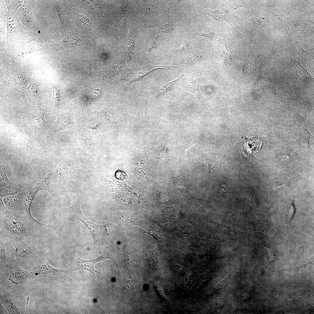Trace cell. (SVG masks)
Segmentation results:
<instances>
[{"label":"cell","mask_w":314,"mask_h":314,"mask_svg":"<svg viewBox=\"0 0 314 314\" xmlns=\"http://www.w3.org/2000/svg\"><path fill=\"white\" fill-rule=\"evenodd\" d=\"M180 140L184 148L183 157L184 158V155L186 151L197 143V140L194 135L189 133L186 130H184L181 132Z\"/></svg>","instance_id":"obj_19"},{"label":"cell","mask_w":314,"mask_h":314,"mask_svg":"<svg viewBox=\"0 0 314 314\" xmlns=\"http://www.w3.org/2000/svg\"><path fill=\"white\" fill-rule=\"evenodd\" d=\"M295 207L293 204V201L291 204V206L290 207V210H289L288 215V218L289 222H290V224L291 226V222L292 219L295 214Z\"/></svg>","instance_id":"obj_34"},{"label":"cell","mask_w":314,"mask_h":314,"mask_svg":"<svg viewBox=\"0 0 314 314\" xmlns=\"http://www.w3.org/2000/svg\"><path fill=\"white\" fill-rule=\"evenodd\" d=\"M137 161H138V162L136 161V162H138V163H139L138 164H139V165H141L144 164V163H145L146 162V161H145V160L143 158H138V159Z\"/></svg>","instance_id":"obj_38"},{"label":"cell","mask_w":314,"mask_h":314,"mask_svg":"<svg viewBox=\"0 0 314 314\" xmlns=\"http://www.w3.org/2000/svg\"><path fill=\"white\" fill-rule=\"evenodd\" d=\"M108 118L104 111L99 112L83 124V128L85 131L95 134L101 129Z\"/></svg>","instance_id":"obj_9"},{"label":"cell","mask_w":314,"mask_h":314,"mask_svg":"<svg viewBox=\"0 0 314 314\" xmlns=\"http://www.w3.org/2000/svg\"><path fill=\"white\" fill-rule=\"evenodd\" d=\"M19 147L24 154L31 155L38 152L41 149V145L36 141L24 139L19 142Z\"/></svg>","instance_id":"obj_15"},{"label":"cell","mask_w":314,"mask_h":314,"mask_svg":"<svg viewBox=\"0 0 314 314\" xmlns=\"http://www.w3.org/2000/svg\"><path fill=\"white\" fill-rule=\"evenodd\" d=\"M22 190L21 185L12 181L6 187L0 189V196L3 198L13 195L20 192Z\"/></svg>","instance_id":"obj_20"},{"label":"cell","mask_w":314,"mask_h":314,"mask_svg":"<svg viewBox=\"0 0 314 314\" xmlns=\"http://www.w3.org/2000/svg\"><path fill=\"white\" fill-rule=\"evenodd\" d=\"M174 185L176 187L184 188L191 190L193 189V183L190 179L183 174H180L172 178Z\"/></svg>","instance_id":"obj_21"},{"label":"cell","mask_w":314,"mask_h":314,"mask_svg":"<svg viewBox=\"0 0 314 314\" xmlns=\"http://www.w3.org/2000/svg\"><path fill=\"white\" fill-rule=\"evenodd\" d=\"M30 278L29 272L23 270L19 266L14 265L11 267L10 274L8 280L14 284H22Z\"/></svg>","instance_id":"obj_12"},{"label":"cell","mask_w":314,"mask_h":314,"mask_svg":"<svg viewBox=\"0 0 314 314\" xmlns=\"http://www.w3.org/2000/svg\"><path fill=\"white\" fill-rule=\"evenodd\" d=\"M224 55V63L226 65L231 64L232 63V57L230 50L226 47L225 49L223 51Z\"/></svg>","instance_id":"obj_30"},{"label":"cell","mask_w":314,"mask_h":314,"mask_svg":"<svg viewBox=\"0 0 314 314\" xmlns=\"http://www.w3.org/2000/svg\"><path fill=\"white\" fill-rule=\"evenodd\" d=\"M29 291H30V288H28V297H27V299L26 303V311H25L26 313V310H27V306H28V301H29Z\"/></svg>","instance_id":"obj_39"},{"label":"cell","mask_w":314,"mask_h":314,"mask_svg":"<svg viewBox=\"0 0 314 314\" xmlns=\"http://www.w3.org/2000/svg\"><path fill=\"white\" fill-rule=\"evenodd\" d=\"M71 270H62L53 267L47 261L44 256H42L35 265L29 271L30 278L47 277L52 279L71 281L72 277L69 272Z\"/></svg>","instance_id":"obj_2"},{"label":"cell","mask_w":314,"mask_h":314,"mask_svg":"<svg viewBox=\"0 0 314 314\" xmlns=\"http://www.w3.org/2000/svg\"><path fill=\"white\" fill-rule=\"evenodd\" d=\"M32 106V108L30 113L32 121L39 128L44 129H47L49 127V124L44 118L46 110L39 106Z\"/></svg>","instance_id":"obj_13"},{"label":"cell","mask_w":314,"mask_h":314,"mask_svg":"<svg viewBox=\"0 0 314 314\" xmlns=\"http://www.w3.org/2000/svg\"><path fill=\"white\" fill-rule=\"evenodd\" d=\"M182 38L183 40L182 43L180 47L177 49V51L181 52L186 51L189 49V46L187 41Z\"/></svg>","instance_id":"obj_33"},{"label":"cell","mask_w":314,"mask_h":314,"mask_svg":"<svg viewBox=\"0 0 314 314\" xmlns=\"http://www.w3.org/2000/svg\"><path fill=\"white\" fill-rule=\"evenodd\" d=\"M181 79L180 76L177 79L170 82L158 84L153 88L154 95L156 97H160L170 91Z\"/></svg>","instance_id":"obj_17"},{"label":"cell","mask_w":314,"mask_h":314,"mask_svg":"<svg viewBox=\"0 0 314 314\" xmlns=\"http://www.w3.org/2000/svg\"><path fill=\"white\" fill-rule=\"evenodd\" d=\"M56 9L59 16L60 22L62 25L65 24L66 21L65 13L64 10L59 6H56Z\"/></svg>","instance_id":"obj_31"},{"label":"cell","mask_w":314,"mask_h":314,"mask_svg":"<svg viewBox=\"0 0 314 314\" xmlns=\"http://www.w3.org/2000/svg\"><path fill=\"white\" fill-rule=\"evenodd\" d=\"M23 197V193L21 192L15 195L5 197L3 201L8 208L16 210L22 206Z\"/></svg>","instance_id":"obj_18"},{"label":"cell","mask_w":314,"mask_h":314,"mask_svg":"<svg viewBox=\"0 0 314 314\" xmlns=\"http://www.w3.org/2000/svg\"><path fill=\"white\" fill-rule=\"evenodd\" d=\"M11 262L9 258L6 251L3 246H0V263L4 267L7 266Z\"/></svg>","instance_id":"obj_27"},{"label":"cell","mask_w":314,"mask_h":314,"mask_svg":"<svg viewBox=\"0 0 314 314\" xmlns=\"http://www.w3.org/2000/svg\"><path fill=\"white\" fill-rule=\"evenodd\" d=\"M112 248L110 245L107 247L105 249L104 253L102 255L93 259L84 260L76 256V267L74 270H87L90 272L94 276L99 287V284L95 277L94 274L96 273L101 275V274L95 269L94 266L97 263L107 259H111L114 261L115 263H117L116 257L111 253Z\"/></svg>","instance_id":"obj_4"},{"label":"cell","mask_w":314,"mask_h":314,"mask_svg":"<svg viewBox=\"0 0 314 314\" xmlns=\"http://www.w3.org/2000/svg\"><path fill=\"white\" fill-rule=\"evenodd\" d=\"M53 87V94L52 99L55 101V106L58 108L60 105V90L59 86L57 84L51 83Z\"/></svg>","instance_id":"obj_25"},{"label":"cell","mask_w":314,"mask_h":314,"mask_svg":"<svg viewBox=\"0 0 314 314\" xmlns=\"http://www.w3.org/2000/svg\"><path fill=\"white\" fill-rule=\"evenodd\" d=\"M272 185L273 189H275L278 188L288 185V180L286 178L282 177H276L272 180Z\"/></svg>","instance_id":"obj_26"},{"label":"cell","mask_w":314,"mask_h":314,"mask_svg":"<svg viewBox=\"0 0 314 314\" xmlns=\"http://www.w3.org/2000/svg\"><path fill=\"white\" fill-rule=\"evenodd\" d=\"M15 74L14 78L15 86L21 89L25 93L28 84L26 78L19 72H16Z\"/></svg>","instance_id":"obj_23"},{"label":"cell","mask_w":314,"mask_h":314,"mask_svg":"<svg viewBox=\"0 0 314 314\" xmlns=\"http://www.w3.org/2000/svg\"><path fill=\"white\" fill-rule=\"evenodd\" d=\"M71 162L69 160H63L60 161L56 168L50 172L47 176L51 183L55 181H63L71 169Z\"/></svg>","instance_id":"obj_10"},{"label":"cell","mask_w":314,"mask_h":314,"mask_svg":"<svg viewBox=\"0 0 314 314\" xmlns=\"http://www.w3.org/2000/svg\"><path fill=\"white\" fill-rule=\"evenodd\" d=\"M0 301L9 314H20L16 307L15 299L9 293L4 290L1 291Z\"/></svg>","instance_id":"obj_14"},{"label":"cell","mask_w":314,"mask_h":314,"mask_svg":"<svg viewBox=\"0 0 314 314\" xmlns=\"http://www.w3.org/2000/svg\"><path fill=\"white\" fill-rule=\"evenodd\" d=\"M1 222L6 230L15 236L26 237L29 233L24 223L17 215L6 209L1 201Z\"/></svg>","instance_id":"obj_3"},{"label":"cell","mask_w":314,"mask_h":314,"mask_svg":"<svg viewBox=\"0 0 314 314\" xmlns=\"http://www.w3.org/2000/svg\"><path fill=\"white\" fill-rule=\"evenodd\" d=\"M79 139L83 149L89 154H92L94 152V144L90 137L83 134H80Z\"/></svg>","instance_id":"obj_22"},{"label":"cell","mask_w":314,"mask_h":314,"mask_svg":"<svg viewBox=\"0 0 314 314\" xmlns=\"http://www.w3.org/2000/svg\"><path fill=\"white\" fill-rule=\"evenodd\" d=\"M249 67V66L248 64H247L244 67L243 74L245 78H247V76L249 74L248 70Z\"/></svg>","instance_id":"obj_37"},{"label":"cell","mask_w":314,"mask_h":314,"mask_svg":"<svg viewBox=\"0 0 314 314\" xmlns=\"http://www.w3.org/2000/svg\"><path fill=\"white\" fill-rule=\"evenodd\" d=\"M25 93L28 98V105L39 106L40 98L38 88L35 83H30L27 88Z\"/></svg>","instance_id":"obj_16"},{"label":"cell","mask_w":314,"mask_h":314,"mask_svg":"<svg viewBox=\"0 0 314 314\" xmlns=\"http://www.w3.org/2000/svg\"><path fill=\"white\" fill-rule=\"evenodd\" d=\"M293 80V86L296 92H300V85L299 83V76L297 74V71H292Z\"/></svg>","instance_id":"obj_28"},{"label":"cell","mask_w":314,"mask_h":314,"mask_svg":"<svg viewBox=\"0 0 314 314\" xmlns=\"http://www.w3.org/2000/svg\"><path fill=\"white\" fill-rule=\"evenodd\" d=\"M6 250L11 262L31 258L36 254V251L29 245L20 242L10 244Z\"/></svg>","instance_id":"obj_5"},{"label":"cell","mask_w":314,"mask_h":314,"mask_svg":"<svg viewBox=\"0 0 314 314\" xmlns=\"http://www.w3.org/2000/svg\"><path fill=\"white\" fill-rule=\"evenodd\" d=\"M72 123L70 114L64 112L60 113L54 123L50 128L45 139L51 137L58 131Z\"/></svg>","instance_id":"obj_11"},{"label":"cell","mask_w":314,"mask_h":314,"mask_svg":"<svg viewBox=\"0 0 314 314\" xmlns=\"http://www.w3.org/2000/svg\"><path fill=\"white\" fill-rule=\"evenodd\" d=\"M202 72H196L189 74L181 82V87L193 93L202 104L204 103L203 97L200 92L199 83Z\"/></svg>","instance_id":"obj_7"},{"label":"cell","mask_w":314,"mask_h":314,"mask_svg":"<svg viewBox=\"0 0 314 314\" xmlns=\"http://www.w3.org/2000/svg\"><path fill=\"white\" fill-rule=\"evenodd\" d=\"M233 33L236 36L241 37L244 35L246 32L245 28L238 26H236L233 28Z\"/></svg>","instance_id":"obj_32"},{"label":"cell","mask_w":314,"mask_h":314,"mask_svg":"<svg viewBox=\"0 0 314 314\" xmlns=\"http://www.w3.org/2000/svg\"><path fill=\"white\" fill-rule=\"evenodd\" d=\"M170 142L164 140L156 143H151L149 147L150 158L152 164L158 168L160 162L164 158L170 161L165 157V151L167 146Z\"/></svg>","instance_id":"obj_8"},{"label":"cell","mask_w":314,"mask_h":314,"mask_svg":"<svg viewBox=\"0 0 314 314\" xmlns=\"http://www.w3.org/2000/svg\"><path fill=\"white\" fill-rule=\"evenodd\" d=\"M137 172L138 175L146 179H149V174L144 169L141 168L137 169Z\"/></svg>","instance_id":"obj_35"},{"label":"cell","mask_w":314,"mask_h":314,"mask_svg":"<svg viewBox=\"0 0 314 314\" xmlns=\"http://www.w3.org/2000/svg\"><path fill=\"white\" fill-rule=\"evenodd\" d=\"M205 161L208 167L209 179L216 176L219 171L218 165L217 161L212 159H206Z\"/></svg>","instance_id":"obj_24"},{"label":"cell","mask_w":314,"mask_h":314,"mask_svg":"<svg viewBox=\"0 0 314 314\" xmlns=\"http://www.w3.org/2000/svg\"><path fill=\"white\" fill-rule=\"evenodd\" d=\"M196 35L201 36L208 37L210 41L213 40L214 36V33L213 32L206 30H201L194 35Z\"/></svg>","instance_id":"obj_29"},{"label":"cell","mask_w":314,"mask_h":314,"mask_svg":"<svg viewBox=\"0 0 314 314\" xmlns=\"http://www.w3.org/2000/svg\"><path fill=\"white\" fill-rule=\"evenodd\" d=\"M80 200V195L74 194L69 207L70 215L72 218L79 220L86 226L92 236L95 248L99 247L103 231L104 230L108 231L107 225L97 224L86 217L81 211Z\"/></svg>","instance_id":"obj_1"},{"label":"cell","mask_w":314,"mask_h":314,"mask_svg":"<svg viewBox=\"0 0 314 314\" xmlns=\"http://www.w3.org/2000/svg\"><path fill=\"white\" fill-rule=\"evenodd\" d=\"M49 185L44 179L34 186L27 189L24 194L23 199L24 208L27 213L28 219L30 221L35 222L39 224L45 226L48 225L38 222L33 217L31 213V209L32 201L36 193L38 190H42L49 191Z\"/></svg>","instance_id":"obj_6"},{"label":"cell","mask_w":314,"mask_h":314,"mask_svg":"<svg viewBox=\"0 0 314 314\" xmlns=\"http://www.w3.org/2000/svg\"><path fill=\"white\" fill-rule=\"evenodd\" d=\"M116 177L119 179H125L126 178L127 176L126 174L124 172L118 171L115 173Z\"/></svg>","instance_id":"obj_36"}]
</instances>
